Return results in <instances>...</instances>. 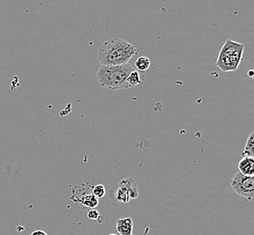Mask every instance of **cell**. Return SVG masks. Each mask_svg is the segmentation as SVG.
Returning a JSON list of instances; mask_svg holds the SVG:
<instances>
[{
  "instance_id": "1",
  "label": "cell",
  "mask_w": 254,
  "mask_h": 235,
  "mask_svg": "<svg viewBox=\"0 0 254 235\" xmlns=\"http://www.w3.org/2000/svg\"><path fill=\"white\" fill-rule=\"evenodd\" d=\"M138 50L130 43L119 38H112L102 44L98 51L101 65H122L128 63Z\"/></svg>"
},
{
  "instance_id": "2",
  "label": "cell",
  "mask_w": 254,
  "mask_h": 235,
  "mask_svg": "<svg viewBox=\"0 0 254 235\" xmlns=\"http://www.w3.org/2000/svg\"><path fill=\"white\" fill-rule=\"evenodd\" d=\"M134 67L129 64L122 65H101L96 73L99 85L111 91L127 89V78L134 71Z\"/></svg>"
},
{
  "instance_id": "3",
  "label": "cell",
  "mask_w": 254,
  "mask_h": 235,
  "mask_svg": "<svg viewBox=\"0 0 254 235\" xmlns=\"http://www.w3.org/2000/svg\"><path fill=\"white\" fill-rule=\"evenodd\" d=\"M244 45L227 39L219 53L216 66L224 72H235L244 57Z\"/></svg>"
},
{
  "instance_id": "4",
  "label": "cell",
  "mask_w": 254,
  "mask_h": 235,
  "mask_svg": "<svg viewBox=\"0 0 254 235\" xmlns=\"http://www.w3.org/2000/svg\"><path fill=\"white\" fill-rule=\"evenodd\" d=\"M231 187L235 194L245 199H254V176H246L237 171L231 180Z\"/></svg>"
},
{
  "instance_id": "5",
  "label": "cell",
  "mask_w": 254,
  "mask_h": 235,
  "mask_svg": "<svg viewBox=\"0 0 254 235\" xmlns=\"http://www.w3.org/2000/svg\"><path fill=\"white\" fill-rule=\"evenodd\" d=\"M238 172L246 176H254V159L248 156H243L237 164Z\"/></svg>"
},
{
  "instance_id": "6",
  "label": "cell",
  "mask_w": 254,
  "mask_h": 235,
  "mask_svg": "<svg viewBox=\"0 0 254 235\" xmlns=\"http://www.w3.org/2000/svg\"><path fill=\"white\" fill-rule=\"evenodd\" d=\"M115 231L119 235H133V220L129 217L118 219Z\"/></svg>"
},
{
  "instance_id": "7",
  "label": "cell",
  "mask_w": 254,
  "mask_h": 235,
  "mask_svg": "<svg viewBox=\"0 0 254 235\" xmlns=\"http://www.w3.org/2000/svg\"><path fill=\"white\" fill-rule=\"evenodd\" d=\"M120 184L123 185L126 189L127 190L130 199H136L138 196V188H137V184L136 181L131 177H127V178L123 179Z\"/></svg>"
},
{
  "instance_id": "8",
  "label": "cell",
  "mask_w": 254,
  "mask_h": 235,
  "mask_svg": "<svg viewBox=\"0 0 254 235\" xmlns=\"http://www.w3.org/2000/svg\"><path fill=\"white\" fill-rule=\"evenodd\" d=\"M75 203L81 204L82 206L89 207V208H95L99 204L98 198L93 195L92 192V194H83V195L77 200Z\"/></svg>"
},
{
  "instance_id": "9",
  "label": "cell",
  "mask_w": 254,
  "mask_h": 235,
  "mask_svg": "<svg viewBox=\"0 0 254 235\" xmlns=\"http://www.w3.org/2000/svg\"><path fill=\"white\" fill-rule=\"evenodd\" d=\"M126 83H127V89L140 85L142 83V79H141L139 72L137 70H134V71L130 72L129 75L127 76Z\"/></svg>"
},
{
  "instance_id": "10",
  "label": "cell",
  "mask_w": 254,
  "mask_h": 235,
  "mask_svg": "<svg viewBox=\"0 0 254 235\" xmlns=\"http://www.w3.org/2000/svg\"><path fill=\"white\" fill-rule=\"evenodd\" d=\"M115 199L118 202H120V203H122V204H128L129 203V201H130V196H129V194H128V192H127V190L122 185V184H120L119 185V187H118L117 191H116V193H115Z\"/></svg>"
},
{
  "instance_id": "11",
  "label": "cell",
  "mask_w": 254,
  "mask_h": 235,
  "mask_svg": "<svg viewBox=\"0 0 254 235\" xmlns=\"http://www.w3.org/2000/svg\"><path fill=\"white\" fill-rule=\"evenodd\" d=\"M243 156H248L254 159V131H252L247 138Z\"/></svg>"
},
{
  "instance_id": "12",
  "label": "cell",
  "mask_w": 254,
  "mask_h": 235,
  "mask_svg": "<svg viewBox=\"0 0 254 235\" xmlns=\"http://www.w3.org/2000/svg\"><path fill=\"white\" fill-rule=\"evenodd\" d=\"M151 65L150 59L146 57H140L135 61V68L138 72H146Z\"/></svg>"
},
{
  "instance_id": "13",
  "label": "cell",
  "mask_w": 254,
  "mask_h": 235,
  "mask_svg": "<svg viewBox=\"0 0 254 235\" xmlns=\"http://www.w3.org/2000/svg\"><path fill=\"white\" fill-rule=\"evenodd\" d=\"M92 194L97 197V198H103L104 195L106 194V189L104 187V185L102 184H96L93 188H92Z\"/></svg>"
},
{
  "instance_id": "14",
  "label": "cell",
  "mask_w": 254,
  "mask_h": 235,
  "mask_svg": "<svg viewBox=\"0 0 254 235\" xmlns=\"http://www.w3.org/2000/svg\"><path fill=\"white\" fill-rule=\"evenodd\" d=\"M88 218L92 220H98L100 217V213L97 210L91 209L88 212Z\"/></svg>"
},
{
  "instance_id": "15",
  "label": "cell",
  "mask_w": 254,
  "mask_h": 235,
  "mask_svg": "<svg viewBox=\"0 0 254 235\" xmlns=\"http://www.w3.org/2000/svg\"><path fill=\"white\" fill-rule=\"evenodd\" d=\"M31 235H48L46 234V232H44V231L37 230L35 231V232H33Z\"/></svg>"
},
{
  "instance_id": "16",
  "label": "cell",
  "mask_w": 254,
  "mask_h": 235,
  "mask_svg": "<svg viewBox=\"0 0 254 235\" xmlns=\"http://www.w3.org/2000/svg\"><path fill=\"white\" fill-rule=\"evenodd\" d=\"M107 235H119L117 232H113V229H112V232H110Z\"/></svg>"
}]
</instances>
